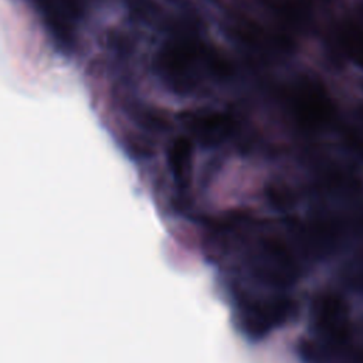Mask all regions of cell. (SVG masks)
I'll return each instance as SVG.
<instances>
[{"label": "cell", "instance_id": "obj_1", "mask_svg": "<svg viewBox=\"0 0 363 363\" xmlns=\"http://www.w3.org/2000/svg\"><path fill=\"white\" fill-rule=\"evenodd\" d=\"M159 80L174 94H193L207 78L224 80L231 67L216 48L192 37H177L165 43L155 57Z\"/></svg>", "mask_w": 363, "mask_h": 363}, {"label": "cell", "instance_id": "obj_2", "mask_svg": "<svg viewBox=\"0 0 363 363\" xmlns=\"http://www.w3.org/2000/svg\"><path fill=\"white\" fill-rule=\"evenodd\" d=\"M188 128L206 144H219L233 131L230 115L213 109H195L182 115Z\"/></svg>", "mask_w": 363, "mask_h": 363}]
</instances>
